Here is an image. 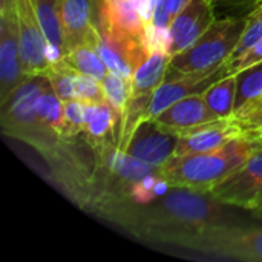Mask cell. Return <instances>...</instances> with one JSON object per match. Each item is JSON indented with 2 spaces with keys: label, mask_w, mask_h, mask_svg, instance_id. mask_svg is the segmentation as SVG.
Masks as SVG:
<instances>
[{
  "label": "cell",
  "mask_w": 262,
  "mask_h": 262,
  "mask_svg": "<svg viewBox=\"0 0 262 262\" xmlns=\"http://www.w3.org/2000/svg\"><path fill=\"white\" fill-rule=\"evenodd\" d=\"M262 61V40H259L256 45H253L249 51H246L243 55L226 61V71L227 75H235L250 66H255Z\"/></svg>",
  "instance_id": "4316f807"
},
{
  "label": "cell",
  "mask_w": 262,
  "mask_h": 262,
  "mask_svg": "<svg viewBox=\"0 0 262 262\" xmlns=\"http://www.w3.org/2000/svg\"><path fill=\"white\" fill-rule=\"evenodd\" d=\"M61 26L66 54L84 45L94 29V0H63Z\"/></svg>",
  "instance_id": "5bb4252c"
},
{
  "label": "cell",
  "mask_w": 262,
  "mask_h": 262,
  "mask_svg": "<svg viewBox=\"0 0 262 262\" xmlns=\"http://www.w3.org/2000/svg\"><path fill=\"white\" fill-rule=\"evenodd\" d=\"M227 207L210 193L170 187L149 204H123L101 216L127 229L138 239L178 244L198 250L220 230L235 226Z\"/></svg>",
  "instance_id": "6da1fadb"
},
{
  "label": "cell",
  "mask_w": 262,
  "mask_h": 262,
  "mask_svg": "<svg viewBox=\"0 0 262 262\" xmlns=\"http://www.w3.org/2000/svg\"><path fill=\"white\" fill-rule=\"evenodd\" d=\"M209 2H212V3H215V0H209Z\"/></svg>",
  "instance_id": "836d02e7"
},
{
  "label": "cell",
  "mask_w": 262,
  "mask_h": 262,
  "mask_svg": "<svg viewBox=\"0 0 262 262\" xmlns=\"http://www.w3.org/2000/svg\"><path fill=\"white\" fill-rule=\"evenodd\" d=\"M259 149H262V137L243 135L212 154L172 155L160 166V175L170 187L210 193L216 184Z\"/></svg>",
  "instance_id": "7a4b0ae2"
},
{
  "label": "cell",
  "mask_w": 262,
  "mask_h": 262,
  "mask_svg": "<svg viewBox=\"0 0 262 262\" xmlns=\"http://www.w3.org/2000/svg\"><path fill=\"white\" fill-rule=\"evenodd\" d=\"M26 78L20 57L15 8L0 11V103Z\"/></svg>",
  "instance_id": "ba28073f"
},
{
  "label": "cell",
  "mask_w": 262,
  "mask_h": 262,
  "mask_svg": "<svg viewBox=\"0 0 262 262\" xmlns=\"http://www.w3.org/2000/svg\"><path fill=\"white\" fill-rule=\"evenodd\" d=\"M189 2L190 0H166V6H167V11H169L170 17L173 18L177 14H180L186 8V5Z\"/></svg>",
  "instance_id": "f546056e"
},
{
  "label": "cell",
  "mask_w": 262,
  "mask_h": 262,
  "mask_svg": "<svg viewBox=\"0 0 262 262\" xmlns=\"http://www.w3.org/2000/svg\"><path fill=\"white\" fill-rule=\"evenodd\" d=\"M15 8V0H0V11H9Z\"/></svg>",
  "instance_id": "4dcf8cb0"
},
{
  "label": "cell",
  "mask_w": 262,
  "mask_h": 262,
  "mask_svg": "<svg viewBox=\"0 0 262 262\" xmlns=\"http://www.w3.org/2000/svg\"><path fill=\"white\" fill-rule=\"evenodd\" d=\"M95 9L111 23L146 45L147 23L141 17L134 0H94Z\"/></svg>",
  "instance_id": "2e32d148"
},
{
  "label": "cell",
  "mask_w": 262,
  "mask_h": 262,
  "mask_svg": "<svg viewBox=\"0 0 262 262\" xmlns=\"http://www.w3.org/2000/svg\"><path fill=\"white\" fill-rule=\"evenodd\" d=\"M75 97L88 104H101L106 101V92L103 88V81L81 74L77 71L75 75Z\"/></svg>",
  "instance_id": "d4e9b609"
},
{
  "label": "cell",
  "mask_w": 262,
  "mask_h": 262,
  "mask_svg": "<svg viewBox=\"0 0 262 262\" xmlns=\"http://www.w3.org/2000/svg\"><path fill=\"white\" fill-rule=\"evenodd\" d=\"M249 21H247V26H246V31L239 40V43L236 45L233 54L230 55L229 60H233L239 55H243L246 51H249L253 45H256L259 40H262V14L256 12V11H252L249 15H247ZM227 60V61H229Z\"/></svg>",
  "instance_id": "484cf974"
},
{
  "label": "cell",
  "mask_w": 262,
  "mask_h": 262,
  "mask_svg": "<svg viewBox=\"0 0 262 262\" xmlns=\"http://www.w3.org/2000/svg\"><path fill=\"white\" fill-rule=\"evenodd\" d=\"M236 75H226L210 84L204 92V101L216 118H230L236 101Z\"/></svg>",
  "instance_id": "ac0fdd59"
},
{
  "label": "cell",
  "mask_w": 262,
  "mask_h": 262,
  "mask_svg": "<svg viewBox=\"0 0 262 262\" xmlns=\"http://www.w3.org/2000/svg\"><path fill=\"white\" fill-rule=\"evenodd\" d=\"M215 5L209 0H190L169 26V55L192 46L215 21Z\"/></svg>",
  "instance_id": "9c48e42d"
},
{
  "label": "cell",
  "mask_w": 262,
  "mask_h": 262,
  "mask_svg": "<svg viewBox=\"0 0 262 262\" xmlns=\"http://www.w3.org/2000/svg\"><path fill=\"white\" fill-rule=\"evenodd\" d=\"M198 252L215 253L244 261H262V227L230 226L209 238Z\"/></svg>",
  "instance_id": "8fae6325"
},
{
  "label": "cell",
  "mask_w": 262,
  "mask_h": 262,
  "mask_svg": "<svg viewBox=\"0 0 262 262\" xmlns=\"http://www.w3.org/2000/svg\"><path fill=\"white\" fill-rule=\"evenodd\" d=\"M247 21V15L215 20L192 46L170 57L164 81L218 69L233 54L246 31Z\"/></svg>",
  "instance_id": "3957f363"
},
{
  "label": "cell",
  "mask_w": 262,
  "mask_h": 262,
  "mask_svg": "<svg viewBox=\"0 0 262 262\" xmlns=\"http://www.w3.org/2000/svg\"><path fill=\"white\" fill-rule=\"evenodd\" d=\"M141 17L144 18V21L149 25L152 23V15H154V0H134Z\"/></svg>",
  "instance_id": "f1b7e54d"
},
{
  "label": "cell",
  "mask_w": 262,
  "mask_h": 262,
  "mask_svg": "<svg viewBox=\"0 0 262 262\" xmlns=\"http://www.w3.org/2000/svg\"><path fill=\"white\" fill-rule=\"evenodd\" d=\"M88 115V103L81 100L64 101V132L63 140L74 138L84 132Z\"/></svg>",
  "instance_id": "cb8c5ba5"
},
{
  "label": "cell",
  "mask_w": 262,
  "mask_h": 262,
  "mask_svg": "<svg viewBox=\"0 0 262 262\" xmlns=\"http://www.w3.org/2000/svg\"><path fill=\"white\" fill-rule=\"evenodd\" d=\"M40 26L48 43V58L51 63L66 55V46L61 26L63 0H32Z\"/></svg>",
  "instance_id": "9a60e30c"
},
{
  "label": "cell",
  "mask_w": 262,
  "mask_h": 262,
  "mask_svg": "<svg viewBox=\"0 0 262 262\" xmlns=\"http://www.w3.org/2000/svg\"><path fill=\"white\" fill-rule=\"evenodd\" d=\"M63 60L71 68H74L75 71H78L81 74H86V75H91V77H94V78H97L100 81H103L104 77L109 72L107 66L104 64L103 58L100 57V54L88 43L80 45L75 49L69 51L63 57Z\"/></svg>",
  "instance_id": "ffe728a7"
},
{
  "label": "cell",
  "mask_w": 262,
  "mask_h": 262,
  "mask_svg": "<svg viewBox=\"0 0 262 262\" xmlns=\"http://www.w3.org/2000/svg\"><path fill=\"white\" fill-rule=\"evenodd\" d=\"M103 88L106 92V101L121 115L124 117L126 107L132 97V80L124 78L115 72H107L103 80Z\"/></svg>",
  "instance_id": "603a6c76"
},
{
  "label": "cell",
  "mask_w": 262,
  "mask_h": 262,
  "mask_svg": "<svg viewBox=\"0 0 262 262\" xmlns=\"http://www.w3.org/2000/svg\"><path fill=\"white\" fill-rule=\"evenodd\" d=\"M170 55L166 51H152L138 66L132 77V95H154L155 89L164 81Z\"/></svg>",
  "instance_id": "e0dca14e"
},
{
  "label": "cell",
  "mask_w": 262,
  "mask_h": 262,
  "mask_svg": "<svg viewBox=\"0 0 262 262\" xmlns=\"http://www.w3.org/2000/svg\"><path fill=\"white\" fill-rule=\"evenodd\" d=\"M235 75L238 80L236 101H235V111H236L262 97V61Z\"/></svg>",
  "instance_id": "44dd1931"
},
{
  "label": "cell",
  "mask_w": 262,
  "mask_h": 262,
  "mask_svg": "<svg viewBox=\"0 0 262 262\" xmlns=\"http://www.w3.org/2000/svg\"><path fill=\"white\" fill-rule=\"evenodd\" d=\"M226 75H227L226 64H221L215 71L196 72V74L184 75L170 81H163L155 89L144 118H155L157 115H160L163 111H166L169 106H172L178 100L189 97L192 94L204 92L210 84H213L215 81H218L220 78Z\"/></svg>",
  "instance_id": "7c38bea8"
},
{
  "label": "cell",
  "mask_w": 262,
  "mask_h": 262,
  "mask_svg": "<svg viewBox=\"0 0 262 262\" xmlns=\"http://www.w3.org/2000/svg\"><path fill=\"white\" fill-rule=\"evenodd\" d=\"M261 0H215V8L223 9H246L255 8Z\"/></svg>",
  "instance_id": "83f0119b"
},
{
  "label": "cell",
  "mask_w": 262,
  "mask_h": 262,
  "mask_svg": "<svg viewBox=\"0 0 262 262\" xmlns=\"http://www.w3.org/2000/svg\"><path fill=\"white\" fill-rule=\"evenodd\" d=\"M210 195L220 203L255 212L262 207V149L216 184Z\"/></svg>",
  "instance_id": "5b68a950"
},
{
  "label": "cell",
  "mask_w": 262,
  "mask_h": 262,
  "mask_svg": "<svg viewBox=\"0 0 262 262\" xmlns=\"http://www.w3.org/2000/svg\"><path fill=\"white\" fill-rule=\"evenodd\" d=\"M75 75L77 71L71 68L63 58L51 63L46 77L51 81L52 89L63 101L77 100L75 97Z\"/></svg>",
  "instance_id": "7402d4cb"
},
{
  "label": "cell",
  "mask_w": 262,
  "mask_h": 262,
  "mask_svg": "<svg viewBox=\"0 0 262 262\" xmlns=\"http://www.w3.org/2000/svg\"><path fill=\"white\" fill-rule=\"evenodd\" d=\"M243 135L247 134L233 117L218 118L181 132L178 135L180 138L175 155L212 154L224 147L229 141Z\"/></svg>",
  "instance_id": "30bf717a"
},
{
  "label": "cell",
  "mask_w": 262,
  "mask_h": 262,
  "mask_svg": "<svg viewBox=\"0 0 262 262\" xmlns=\"http://www.w3.org/2000/svg\"><path fill=\"white\" fill-rule=\"evenodd\" d=\"M15 15L18 26L20 57L25 74L28 77L46 75L51 66L48 58V43L32 0H15Z\"/></svg>",
  "instance_id": "8992f818"
},
{
  "label": "cell",
  "mask_w": 262,
  "mask_h": 262,
  "mask_svg": "<svg viewBox=\"0 0 262 262\" xmlns=\"http://www.w3.org/2000/svg\"><path fill=\"white\" fill-rule=\"evenodd\" d=\"M252 11H256V12L262 14V0L258 3V5H256V6H255V8H253V9H252Z\"/></svg>",
  "instance_id": "1f68e13d"
},
{
  "label": "cell",
  "mask_w": 262,
  "mask_h": 262,
  "mask_svg": "<svg viewBox=\"0 0 262 262\" xmlns=\"http://www.w3.org/2000/svg\"><path fill=\"white\" fill-rule=\"evenodd\" d=\"M253 213H255V215H256V216H258L259 220H262V207H261V209H258V210H255Z\"/></svg>",
  "instance_id": "d6a6232c"
},
{
  "label": "cell",
  "mask_w": 262,
  "mask_h": 262,
  "mask_svg": "<svg viewBox=\"0 0 262 262\" xmlns=\"http://www.w3.org/2000/svg\"><path fill=\"white\" fill-rule=\"evenodd\" d=\"M178 138L177 134L167 130L154 118H144L137 124L124 152L140 161L160 167L175 155Z\"/></svg>",
  "instance_id": "52a82bcc"
},
{
  "label": "cell",
  "mask_w": 262,
  "mask_h": 262,
  "mask_svg": "<svg viewBox=\"0 0 262 262\" xmlns=\"http://www.w3.org/2000/svg\"><path fill=\"white\" fill-rule=\"evenodd\" d=\"M158 124L166 127L167 130L180 135L181 132L192 129L195 126L218 120L207 107L204 101L203 92L192 94L184 97L163 111L160 115L154 118Z\"/></svg>",
  "instance_id": "4fadbf2b"
},
{
  "label": "cell",
  "mask_w": 262,
  "mask_h": 262,
  "mask_svg": "<svg viewBox=\"0 0 262 262\" xmlns=\"http://www.w3.org/2000/svg\"><path fill=\"white\" fill-rule=\"evenodd\" d=\"M35 111H37L38 118L63 140L64 101L55 94V91L51 86V81L46 84V88L40 94V97L35 103Z\"/></svg>",
  "instance_id": "d6986e66"
},
{
  "label": "cell",
  "mask_w": 262,
  "mask_h": 262,
  "mask_svg": "<svg viewBox=\"0 0 262 262\" xmlns=\"http://www.w3.org/2000/svg\"><path fill=\"white\" fill-rule=\"evenodd\" d=\"M48 83L49 78L46 75L28 77L0 103L3 134L26 141L43 154L52 152L57 141L61 140L38 118L35 111V103Z\"/></svg>",
  "instance_id": "277c9868"
}]
</instances>
